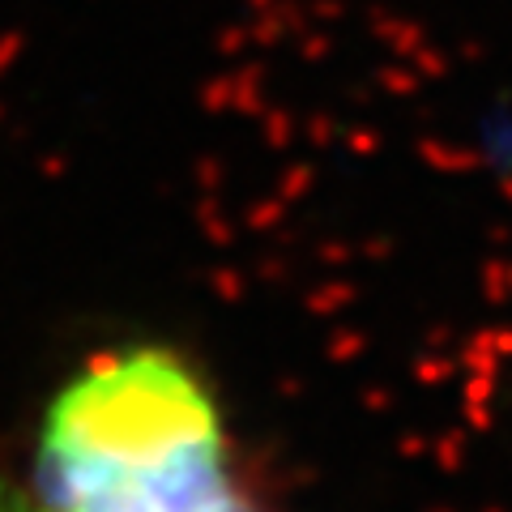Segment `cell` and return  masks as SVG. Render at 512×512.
<instances>
[{"mask_svg": "<svg viewBox=\"0 0 512 512\" xmlns=\"http://www.w3.org/2000/svg\"><path fill=\"white\" fill-rule=\"evenodd\" d=\"M218 397L180 350L77 363L39 423V500L64 512H184L239 491Z\"/></svg>", "mask_w": 512, "mask_h": 512, "instance_id": "obj_1", "label": "cell"}, {"mask_svg": "<svg viewBox=\"0 0 512 512\" xmlns=\"http://www.w3.org/2000/svg\"><path fill=\"white\" fill-rule=\"evenodd\" d=\"M35 512H56V508H43V504H35ZM214 512H261L252 500H248V491L239 495V500H231V504H222V508H214Z\"/></svg>", "mask_w": 512, "mask_h": 512, "instance_id": "obj_2", "label": "cell"}]
</instances>
